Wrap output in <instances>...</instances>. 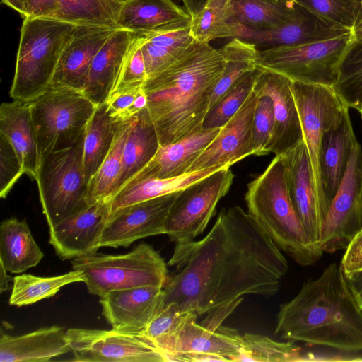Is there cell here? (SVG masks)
Wrapping results in <instances>:
<instances>
[{"instance_id": "94428289", "label": "cell", "mask_w": 362, "mask_h": 362, "mask_svg": "<svg viewBox=\"0 0 362 362\" xmlns=\"http://www.w3.org/2000/svg\"><path fill=\"white\" fill-rule=\"evenodd\" d=\"M358 1V4L359 5V12L358 15L362 12V0H356Z\"/></svg>"}, {"instance_id": "f1b7e54d", "label": "cell", "mask_w": 362, "mask_h": 362, "mask_svg": "<svg viewBox=\"0 0 362 362\" xmlns=\"http://www.w3.org/2000/svg\"><path fill=\"white\" fill-rule=\"evenodd\" d=\"M356 139L349 110L337 127L324 134L320 156V177L329 204L344 175Z\"/></svg>"}, {"instance_id": "e0dca14e", "label": "cell", "mask_w": 362, "mask_h": 362, "mask_svg": "<svg viewBox=\"0 0 362 362\" xmlns=\"http://www.w3.org/2000/svg\"><path fill=\"white\" fill-rule=\"evenodd\" d=\"M257 100L258 95L252 90L239 110L221 127L187 173L216 165H232L254 154L252 123Z\"/></svg>"}, {"instance_id": "8d00e7d4", "label": "cell", "mask_w": 362, "mask_h": 362, "mask_svg": "<svg viewBox=\"0 0 362 362\" xmlns=\"http://www.w3.org/2000/svg\"><path fill=\"white\" fill-rule=\"evenodd\" d=\"M221 50L225 60V69L211 94L209 108L240 77L257 68L258 49L252 42L234 37Z\"/></svg>"}, {"instance_id": "f907efd6", "label": "cell", "mask_w": 362, "mask_h": 362, "mask_svg": "<svg viewBox=\"0 0 362 362\" xmlns=\"http://www.w3.org/2000/svg\"><path fill=\"white\" fill-rule=\"evenodd\" d=\"M340 265L345 275L362 271V228L345 249Z\"/></svg>"}, {"instance_id": "74e56055", "label": "cell", "mask_w": 362, "mask_h": 362, "mask_svg": "<svg viewBox=\"0 0 362 362\" xmlns=\"http://www.w3.org/2000/svg\"><path fill=\"white\" fill-rule=\"evenodd\" d=\"M306 356L294 341L281 342L268 337L245 333L243 345L235 361L298 362L305 361Z\"/></svg>"}, {"instance_id": "91938a15", "label": "cell", "mask_w": 362, "mask_h": 362, "mask_svg": "<svg viewBox=\"0 0 362 362\" xmlns=\"http://www.w3.org/2000/svg\"><path fill=\"white\" fill-rule=\"evenodd\" d=\"M272 1L280 3V4H286L288 6H294L297 3L296 0H272Z\"/></svg>"}, {"instance_id": "836d02e7", "label": "cell", "mask_w": 362, "mask_h": 362, "mask_svg": "<svg viewBox=\"0 0 362 362\" xmlns=\"http://www.w3.org/2000/svg\"><path fill=\"white\" fill-rule=\"evenodd\" d=\"M131 120L132 119L117 122L116 133L112 146L88 184V205L101 201H110L117 192L122 170L123 150Z\"/></svg>"}, {"instance_id": "d6986e66", "label": "cell", "mask_w": 362, "mask_h": 362, "mask_svg": "<svg viewBox=\"0 0 362 362\" xmlns=\"http://www.w3.org/2000/svg\"><path fill=\"white\" fill-rule=\"evenodd\" d=\"M280 156L284 164L287 186L295 209L308 236L320 248L324 217L318 205L304 141Z\"/></svg>"}, {"instance_id": "d6a6232c", "label": "cell", "mask_w": 362, "mask_h": 362, "mask_svg": "<svg viewBox=\"0 0 362 362\" xmlns=\"http://www.w3.org/2000/svg\"><path fill=\"white\" fill-rule=\"evenodd\" d=\"M117 122L110 117L106 103L96 107L84 132L83 164L89 184L107 156L116 133Z\"/></svg>"}, {"instance_id": "9a60e30c", "label": "cell", "mask_w": 362, "mask_h": 362, "mask_svg": "<svg viewBox=\"0 0 362 362\" xmlns=\"http://www.w3.org/2000/svg\"><path fill=\"white\" fill-rule=\"evenodd\" d=\"M292 83L283 74L262 69L255 81L252 90L257 95H268L273 102L274 122L265 155H281L303 140Z\"/></svg>"}, {"instance_id": "ab89813d", "label": "cell", "mask_w": 362, "mask_h": 362, "mask_svg": "<svg viewBox=\"0 0 362 362\" xmlns=\"http://www.w3.org/2000/svg\"><path fill=\"white\" fill-rule=\"evenodd\" d=\"M295 5L288 6L272 0H233L232 22L253 29L272 28L286 20Z\"/></svg>"}, {"instance_id": "ac0fdd59", "label": "cell", "mask_w": 362, "mask_h": 362, "mask_svg": "<svg viewBox=\"0 0 362 362\" xmlns=\"http://www.w3.org/2000/svg\"><path fill=\"white\" fill-rule=\"evenodd\" d=\"M239 24L238 38L269 47L322 40L350 30L322 19L298 2L289 17L276 26L253 29Z\"/></svg>"}, {"instance_id": "9c48e42d", "label": "cell", "mask_w": 362, "mask_h": 362, "mask_svg": "<svg viewBox=\"0 0 362 362\" xmlns=\"http://www.w3.org/2000/svg\"><path fill=\"white\" fill-rule=\"evenodd\" d=\"M83 137L84 133L74 146L42 158L35 181L49 228L88 206Z\"/></svg>"}, {"instance_id": "5b68a950", "label": "cell", "mask_w": 362, "mask_h": 362, "mask_svg": "<svg viewBox=\"0 0 362 362\" xmlns=\"http://www.w3.org/2000/svg\"><path fill=\"white\" fill-rule=\"evenodd\" d=\"M77 25L45 18H24L9 94L30 102L48 88L62 51Z\"/></svg>"}, {"instance_id": "d4e9b609", "label": "cell", "mask_w": 362, "mask_h": 362, "mask_svg": "<svg viewBox=\"0 0 362 362\" xmlns=\"http://www.w3.org/2000/svg\"><path fill=\"white\" fill-rule=\"evenodd\" d=\"M0 134L13 147L24 174L36 180L41 156L28 102L13 100L1 105Z\"/></svg>"}, {"instance_id": "7c38bea8", "label": "cell", "mask_w": 362, "mask_h": 362, "mask_svg": "<svg viewBox=\"0 0 362 362\" xmlns=\"http://www.w3.org/2000/svg\"><path fill=\"white\" fill-rule=\"evenodd\" d=\"M362 228V146H352L341 183L323 221L319 247L323 252L345 250Z\"/></svg>"}, {"instance_id": "8992f818", "label": "cell", "mask_w": 362, "mask_h": 362, "mask_svg": "<svg viewBox=\"0 0 362 362\" xmlns=\"http://www.w3.org/2000/svg\"><path fill=\"white\" fill-rule=\"evenodd\" d=\"M90 293L100 297L110 291L139 286L163 287L167 264L153 247L141 243L123 255L93 252L71 260Z\"/></svg>"}, {"instance_id": "4316f807", "label": "cell", "mask_w": 362, "mask_h": 362, "mask_svg": "<svg viewBox=\"0 0 362 362\" xmlns=\"http://www.w3.org/2000/svg\"><path fill=\"white\" fill-rule=\"evenodd\" d=\"M227 166L230 167L231 165H216L168 178L147 176L139 170L129 179L111 199L110 214L139 202L181 191L192 183Z\"/></svg>"}, {"instance_id": "44dd1931", "label": "cell", "mask_w": 362, "mask_h": 362, "mask_svg": "<svg viewBox=\"0 0 362 362\" xmlns=\"http://www.w3.org/2000/svg\"><path fill=\"white\" fill-rule=\"evenodd\" d=\"M163 288L139 286L110 291L100 297L103 315L112 329L142 333L162 302Z\"/></svg>"}, {"instance_id": "603a6c76", "label": "cell", "mask_w": 362, "mask_h": 362, "mask_svg": "<svg viewBox=\"0 0 362 362\" xmlns=\"http://www.w3.org/2000/svg\"><path fill=\"white\" fill-rule=\"evenodd\" d=\"M137 35L117 30L95 56L82 93L95 105L104 103L114 89Z\"/></svg>"}, {"instance_id": "7bdbcfd3", "label": "cell", "mask_w": 362, "mask_h": 362, "mask_svg": "<svg viewBox=\"0 0 362 362\" xmlns=\"http://www.w3.org/2000/svg\"><path fill=\"white\" fill-rule=\"evenodd\" d=\"M298 4L322 19L351 30L359 12L356 0H296Z\"/></svg>"}, {"instance_id": "60d3db41", "label": "cell", "mask_w": 362, "mask_h": 362, "mask_svg": "<svg viewBox=\"0 0 362 362\" xmlns=\"http://www.w3.org/2000/svg\"><path fill=\"white\" fill-rule=\"evenodd\" d=\"M260 69L249 71L233 83L209 109L202 122L205 129L221 128L239 110L253 90Z\"/></svg>"}, {"instance_id": "cb8c5ba5", "label": "cell", "mask_w": 362, "mask_h": 362, "mask_svg": "<svg viewBox=\"0 0 362 362\" xmlns=\"http://www.w3.org/2000/svg\"><path fill=\"white\" fill-rule=\"evenodd\" d=\"M190 22L189 13L173 0H128L123 4L117 19L120 29L146 37L184 27Z\"/></svg>"}, {"instance_id": "c3c4849f", "label": "cell", "mask_w": 362, "mask_h": 362, "mask_svg": "<svg viewBox=\"0 0 362 362\" xmlns=\"http://www.w3.org/2000/svg\"><path fill=\"white\" fill-rule=\"evenodd\" d=\"M141 88L112 91L110 94L105 103L110 117L115 123L129 120L137 114L134 104Z\"/></svg>"}, {"instance_id": "6da1fadb", "label": "cell", "mask_w": 362, "mask_h": 362, "mask_svg": "<svg viewBox=\"0 0 362 362\" xmlns=\"http://www.w3.org/2000/svg\"><path fill=\"white\" fill-rule=\"evenodd\" d=\"M160 304L198 316L245 295L274 296L288 270L281 250L241 207L223 209L205 237L175 244Z\"/></svg>"}, {"instance_id": "1f68e13d", "label": "cell", "mask_w": 362, "mask_h": 362, "mask_svg": "<svg viewBox=\"0 0 362 362\" xmlns=\"http://www.w3.org/2000/svg\"><path fill=\"white\" fill-rule=\"evenodd\" d=\"M124 3L117 0H57L49 18L75 25L120 29L117 19Z\"/></svg>"}, {"instance_id": "b9f144b4", "label": "cell", "mask_w": 362, "mask_h": 362, "mask_svg": "<svg viewBox=\"0 0 362 362\" xmlns=\"http://www.w3.org/2000/svg\"><path fill=\"white\" fill-rule=\"evenodd\" d=\"M194 315L197 314L181 311L171 303L160 304L142 334L151 339L160 349L163 344L176 334L182 325Z\"/></svg>"}, {"instance_id": "7dc6e473", "label": "cell", "mask_w": 362, "mask_h": 362, "mask_svg": "<svg viewBox=\"0 0 362 362\" xmlns=\"http://www.w3.org/2000/svg\"><path fill=\"white\" fill-rule=\"evenodd\" d=\"M189 47L169 49L152 44L146 37L141 45L148 78L158 74L173 64Z\"/></svg>"}, {"instance_id": "e575fe53", "label": "cell", "mask_w": 362, "mask_h": 362, "mask_svg": "<svg viewBox=\"0 0 362 362\" xmlns=\"http://www.w3.org/2000/svg\"><path fill=\"white\" fill-rule=\"evenodd\" d=\"M233 0H206L201 9L191 17L193 38L201 42L216 39L237 37L238 23L232 22Z\"/></svg>"}, {"instance_id": "2e32d148", "label": "cell", "mask_w": 362, "mask_h": 362, "mask_svg": "<svg viewBox=\"0 0 362 362\" xmlns=\"http://www.w3.org/2000/svg\"><path fill=\"white\" fill-rule=\"evenodd\" d=\"M110 210V201L95 202L49 228L57 255L66 260L97 252Z\"/></svg>"}, {"instance_id": "f5cc1de1", "label": "cell", "mask_w": 362, "mask_h": 362, "mask_svg": "<svg viewBox=\"0 0 362 362\" xmlns=\"http://www.w3.org/2000/svg\"><path fill=\"white\" fill-rule=\"evenodd\" d=\"M57 8V0H27L25 18H49Z\"/></svg>"}, {"instance_id": "52a82bcc", "label": "cell", "mask_w": 362, "mask_h": 362, "mask_svg": "<svg viewBox=\"0 0 362 362\" xmlns=\"http://www.w3.org/2000/svg\"><path fill=\"white\" fill-rule=\"evenodd\" d=\"M351 30L322 40L258 50L257 67L293 81L334 86L341 61L353 41Z\"/></svg>"}, {"instance_id": "d590c367", "label": "cell", "mask_w": 362, "mask_h": 362, "mask_svg": "<svg viewBox=\"0 0 362 362\" xmlns=\"http://www.w3.org/2000/svg\"><path fill=\"white\" fill-rule=\"evenodd\" d=\"M13 281L9 304L21 307L52 297L67 284L83 282V277L80 272L73 269L62 275L48 277L24 274L15 276Z\"/></svg>"}, {"instance_id": "8fae6325", "label": "cell", "mask_w": 362, "mask_h": 362, "mask_svg": "<svg viewBox=\"0 0 362 362\" xmlns=\"http://www.w3.org/2000/svg\"><path fill=\"white\" fill-rule=\"evenodd\" d=\"M233 178L227 166L180 191L165 218L164 234L175 243L194 240L206 229Z\"/></svg>"}, {"instance_id": "680465c9", "label": "cell", "mask_w": 362, "mask_h": 362, "mask_svg": "<svg viewBox=\"0 0 362 362\" xmlns=\"http://www.w3.org/2000/svg\"><path fill=\"white\" fill-rule=\"evenodd\" d=\"M6 270L4 267V266L0 264V292L3 293L8 290L9 286V281L12 279V278L7 275Z\"/></svg>"}, {"instance_id": "3957f363", "label": "cell", "mask_w": 362, "mask_h": 362, "mask_svg": "<svg viewBox=\"0 0 362 362\" xmlns=\"http://www.w3.org/2000/svg\"><path fill=\"white\" fill-rule=\"evenodd\" d=\"M225 60L221 49L194 40L170 66L143 86L146 107L160 146L174 143L202 127Z\"/></svg>"}, {"instance_id": "5bb4252c", "label": "cell", "mask_w": 362, "mask_h": 362, "mask_svg": "<svg viewBox=\"0 0 362 362\" xmlns=\"http://www.w3.org/2000/svg\"><path fill=\"white\" fill-rule=\"evenodd\" d=\"M179 192L139 202L111 214L100 247H129L137 240L164 234L165 218Z\"/></svg>"}, {"instance_id": "277c9868", "label": "cell", "mask_w": 362, "mask_h": 362, "mask_svg": "<svg viewBox=\"0 0 362 362\" xmlns=\"http://www.w3.org/2000/svg\"><path fill=\"white\" fill-rule=\"evenodd\" d=\"M245 199L247 213L279 250L303 267L320 259L324 252L308 236L291 199L280 155L247 185Z\"/></svg>"}, {"instance_id": "6f0895ef", "label": "cell", "mask_w": 362, "mask_h": 362, "mask_svg": "<svg viewBox=\"0 0 362 362\" xmlns=\"http://www.w3.org/2000/svg\"><path fill=\"white\" fill-rule=\"evenodd\" d=\"M351 33L354 40H362V12L357 17Z\"/></svg>"}, {"instance_id": "ba28073f", "label": "cell", "mask_w": 362, "mask_h": 362, "mask_svg": "<svg viewBox=\"0 0 362 362\" xmlns=\"http://www.w3.org/2000/svg\"><path fill=\"white\" fill-rule=\"evenodd\" d=\"M42 158L74 146L97 105L82 92L48 88L28 102Z\"/></svg>"}, {"instance_id": "6125c7cd", "label": "cell", "mask_w": 362, "mask_h": 362, "mask_svg": "<svg viewBox=\"0 0 362 362\" xmlns=\"http://www.w3.org/2000/svg\"><path fill=\"white\" fill-rule=\"evenodd\" d=\"M358 112L360 113V115L362 118V106L361 107V108L358 110Z\"/></svg>"}, {"instance_id": "db71d44e", "label": "cell", "mask_w": 362, "mask_h": 362, "mask_svg": "<svg viewBox=\"0 0 362 362\" xmlns=\"http://www.w3.org/2000/svg\"><path fill=\"white\" fill-rule=\"evenodd\" d=\"M346 278L351 291L362 308V271L346 275Z\"/></svg>"}, {"instance_id": "30bf717a", "label": "cell", "mask_w": 362, "mask_h": 362, "mask_svg": "<svg viewBox=\"0 0 362 362\" xmlns=\"http://www.w3.org/2000/svg\"><path fill=\"white\" fill-rule=\"evenodd\" d=\"M292 91L300 116L318 205L325 220L329 203L320 177L321 144L325 132L337 127L349 107L332 87L293 81Z\"/></svg>"}, {"instance_id": "4fadbf2b", "label": "cell", "mask_w": 362, "mask_h": 362, "mask_svg": "<svg viewBox=\"0 0 362 362\" xmlns=\"http://www.w3.org/2000/svg\"><path fill=\"white\" fill-rule=\"evenodd\" d=\"M71 361L168 362L166 355L142 333L71 328L67 331Z\"/></svg>"}, {"instance_id": "f35d334b", "label": "cell", "mask_w": 362, "mask_h": 362, "mask_svg": "<svg viewBox=\"0 0 362 362\" xmlns=\"http://www.w3.org/2000/svg\"><path fill=\"white\" fill-rule=\"evenodd\" d=\"M333 89L349 108L362 106V40H353L346 49Z\"/></svg>"}, {"instance_id": "83f0119b", "label": "cell", "mask_w": 362, "mask_h": 362, "mask_svg": "<svg viewBox=\"0 0 362 362\" xmlns=\"http://www.w3.org/2000/svg\"><path fill=\"white\" fill-rule=\"evenodd\" d=\"M221 129L202 127L174 143L160 146L154 157L140 170L147 176L158 178L173 177L186 173Z\"/></svg>"}, {"instance_id": "bcb514c9", "label": "cell", "mask_w": 362, "mask_h": 362, "mask_svg": "<svg viewBox=\"0 0 362 362\" xmlns=\"http://www.w3.org/2000/svg\"><path fill=\"white\" fill-rule=\"evenodd\" d=\"M24 170L11 143L0 134V197L6 198Z\"/></svg>"}, {"instance_id": "11a10c76", "label": "cell", "mask_w": 362, "mask_h": 362, "mask_svg": "<svg viewBox=\"0 0 362 362\" xmlns=\"http://www.w3.org/2000/svg\"><path fill=\"white\" fill-rule=\"evenodd\" d=\"M185 10L192 17L203 6L206 0H181Z\"/></svg>"}, {"instance_id": "9f6ffc18", "label": "cell", "mask_w": 362, "mask_h": 362, "mask_svg": "<svg viewBox=\"0 0 362 362\" xmlns=\"http://www.w3.org/2000/svg\"><path fill=\"white\" fill-rule=\"evenodd\" d=\"M1 1L18 12L24 18L27 14V0H1Z\"/></svg>"}, {"instance_id": "816d5d0a", "label": "cell", "mask_w": 362, "mask_h": 362, "mask_svg": "<svg viewBox=\"0 0 362 362\" xmlns=\"http://www.w3.org/2000/svg\"><path fill=\"white\" fill-rule=\"evenodd\" d=\"M243 298L228 303L219 307H217L209 312L207 316L200 323L202 326L216 329L220 327L222 322L235 310V308L242 301Z\"/></svg>"}, {"instance_id": "ee69618b", "label": "cell", "mask_w": 362, "mask_h": 362, "mask_svg": "<svg viewBox=\"0 0 362 362\" xmlns=\"http://www.w3.org/2000/svg\"><path fill=\"white\" fill-rule=\"evenodd\" d=\"M145 38L143 36L137 37L112 91L140 88L148 79L141 51V45Z\"/></svg>"}, {"instance_id": "f6af8a7d", "label": "cell", "mask_w": 362, "mask_h": 362, "mask_svg": "<svg viewBox=\"0 0 362 362\" xmlns=\"http://www.w3.org/2000/svg\"><path fill=\"white\" fill-rule=\"evenodd\" d=\"M274 122L273 102L266 95H258L252 123L254 155L264 156Z\"/></svg>"}, {"instance_id": "681fc988", "label": "cell", "mask_w": 362, "mask_h": 362, "mask_svg": "<svg viewBox=\"0 0 362 362\" xmlns=\"http://www.w3.org/2000/svg\"><path fill=\"white\" fill-rule=\"evenodd\" d=\"M146 38L153 45L173 49L187 47L195 40L191 34L190 24Z\"/></svg>"}, {"instance_id": "f546056e", "label": "cell", "mask_w": 362, "mask_h": 362, "mask_svg": "<svg viewBox=\"0 0 362 362\" xmlns=\"http://www.w3.org/2000/svg\"><path fill=\"white\" fill-rule=\"evenodd\" d=\"M159 147L157 132L148 109L145 107L132 118L124 146L117 192L149 163Z\"/></svg>"}, {"instance_id": "7a4b0ae2", "label": "cell", "mask_w": 362, "mask_h": 362, "mask_svg": "<svg viewBox=\"0 0 362 362\" xmlns=\"http://www.w3.org/2000/svg\"><path fill=\"white\" fill-rule=\"evenodd\" d=\"M275 334L293 341L344 353L362 351V308L340 264L331 263L317 279L281 305Z\"/></svg>"}, {"instance_id": "484cf974", "label": "cell", "mask_w": 362, "mask_h": 362, "mask_svg": "<svg viewBox=\"0 0 362 362\" xmlns=\"http://www.w3.org/2000/svg\"><path fill=\"white\" fill-rule=\"evenodd\" d=\"M71 351L67 332L58 326L20 336L1 332L0 362H45Z\"/></svg>"}, {"instance_id": "7402d4cb", "label": "cell", "mask_w": 362, "mask_h": 362, "mask_svg": "<svg viewBox=\"0 0 362 362\" xmlns=\"http://www.w3.org/2000/svg\"><path fill=\"white\" fill-rule=\"evenodd\" d=\"M198 315L189 318L176 334L160 349L169 361L178 354L202 353L226 357L235 361L243 345V335L238 330L221 325L216 329L197 322Z\"/></svg>"}, {"instance_id": "be15d7a7", "label": "cell", "mask_w": 362, "mask_h": 362, "mask_svg": "<svg viewBox=\"0 0 362 362\" xmlns=\"http://www.w3.org/2000/svg\"><path fill=\"white\" fill-rule=\"evenodd\" d=\"M117 1H119L122 3H124V2L127 1L128 0H117Z\"/></svg>"}, {"instance_id": "4dcf8cb0", "label": "cell", "mask_w": 362, "mask_h": 362, "mask_svg": "<svg viewBox=\"0 0 362 362\" xmlns=\"http://www.w3.org/2000/svg\"><path fill=\"white\" fill-rule=\"evenodd\" d=\"M44 257L25 220L10 218L0 226V264L19 274L35 267Z\"/></svg>"}, {"instance_id": "ffe728a7", "label": "cell", "mask_w": 362, "mask_h": 362, "mask_svg": "<svg viewBox=\"0 0 362 362\" xmlns=\"http://www.w3.org/2000/svg\"><path fill=\"white\" fill-rule=\"evenodd\" d=\"M117 28L77 25L60 56L48 88L83 90L91 63Z\"/></svg>"}]
</instances>
